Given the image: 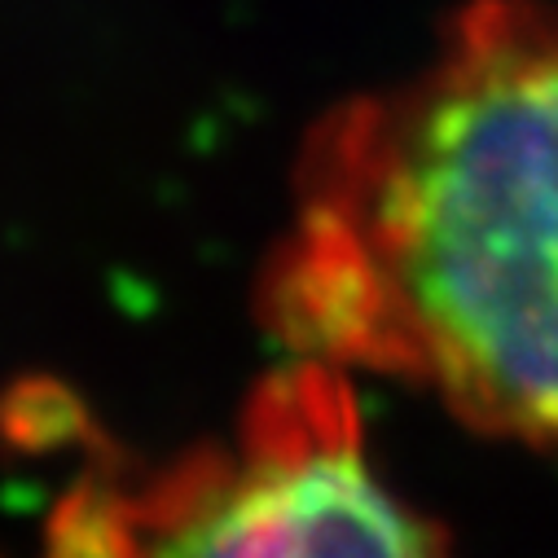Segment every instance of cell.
Returning <instances> with one entry per match:
<instances>
[{"instance_id":"2","label":"cell","mask_w":558,"mask_h":558,"mask_svg":"<svg viewBox=\"0 0 558 558\" xmlns=\"http://www.w3.org/2000/svg\"><path fill=\"white\" fill-rule=\"evenodd\" d=\"M45 558H449L445 532L374 466L348 369L295 356L225 440L163 466L88 445Z\"/></svg>"},{"instance_id":"1","label":"cell","mask_w":558,"mask_h":558,"mask_svg":"<svg viewBox=\"0 0 558 558\" xmlns=\"http://www.w3.org/2000/svg\"><path fill=\"white\" fill-rule=\"evenodd\" d=\"M259 308L304 361L558 449V5L466 0L409 80L304 136Z\"/></svg>"}]
</instances>
